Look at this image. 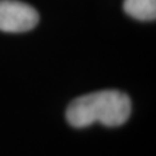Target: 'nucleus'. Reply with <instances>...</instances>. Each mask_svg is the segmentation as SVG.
<instances>
[{
	"mask_svg": "<svg viewBox=\"0 0 156 156\" xmlns=\"http://www.w3.org/2000/svg\"><path fill=\"white\" fill-rule=\"evenodd\" d=\"M38 12L26 3L17 0H0V30L23 33L38 25Z\"/></svg>",
	"mask_w": 156,
	"mask_h": 156,
	"instance_id": "f03ea898",
	"label": "nucleus"
},
{
	"mask_svg": "<svg viewBox=\"0 0 156 156\" xmlns=\"http://www.w3.org/2000/svg\"><path fill=\"white\" fill-rule=\"evenodd\" d=\"M124 9L130 17L140 21L156 18V0H125Z\"/></svg>",
	"mask_w": 156,
	"mask_h": 156,
	"instance_id": "7ed1b4c3",
	"label": "nucleus"
},
{
	"mask_svg": "<svg viewBox=\"0 0 156 156\" xmlns=\"http://www.w3.org/2000/svg\"><path fill=\"white\" fill-rule=\"evenodd\" d=\"M131 112L129 96L117 90H103L77 98L66 109V120L74 128H86L95 122L120 126Z\"/></svg>",
	"mask_w": 156,
	"mask_h": 156,
	"instance_id": "f257e3e1",
	"label": "nucleus"
}]
</instances>
